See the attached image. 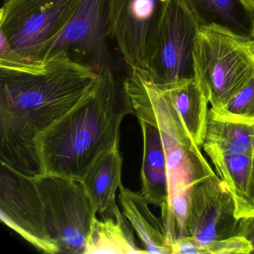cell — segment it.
Instances as JSON below:
<instances>
[{
    "label": "cell",
    "mask_w": 254,
    "mask_h": 254,
    "mask_svg": "<svg viewBox=\"0 0 254 254\" xmlns=\"http://www.w3.org/2000/svg\"><path fill=\"white\" fill-rule=\"evenodd\" d=\"M202 147L207 155L254 154V123L230 120L209 108Z\"/></svg>",
    "instance_id": "e0dca14e"
},
{
    "label": "cell",
    "mask_w": 254,
    "mask_h": 254,
    "mask_svg": "<svg viewBox=\"0 0 254 254\" xmlns=\"http://www.w3.org/2000/svg\"><path fill=\"white\" fill-rule=\"evenodd\" d=\"M172 254H207L204 244L193 236H183L172 245Z\"/></svg>",
    "instance_id": "7402d4cb"
},
{
    "label": "cell",
    "mask_w": 254,
    "mask_h": 254,
    "mask_svg": "<svg viewBox=\"0 0 254 254\" xmlns=\"http://www.w3.org/2000/svg\"><path fill=\"white\" fill-rule=\"evenodd\" d=\"M6 1H8V0H2V3H3V2H6Z\"/></svg>",
    "instance_id": "484cf974"
},
{
    "label": "cell",
    "mask_w": 254,
    "mask_h": 254,
    "mask_svg": "<svg viewBox=\"0 0 254 254\" xmlns=\"http://www.w3.org/2000/svg\"><path fill=\"white\" fill-rule=\"evenodd\" d=\"M170 0H111L109 37L130 68H146L159 23Z\"/></svg>",
    "instance_id": "30bf717a"
},
{
    "label": "cell",
    "mask_w": 254,
    "mask_h": 254,
    "mask_svg": "<svg viewBox=\"0 0 254 254\" xmlns=\"http://www.w3.org/2000/svg\"><path fill=\"white\" fill-rule=\"evenodd\" d=\"M166 89L189 133L197 145L204 141L209 108V99L194 77L169 84H160Z\"/></svg>",
    "instance_id": "ac0fdd59"
},
{
    "label": "cell",
    "mask_w": 254,
    "mask_h": 254,
    "mask_svg": "<svg viewBox=\"0 0 254 254\" xmlns=\"http://www.w3.org/2000/svg\"><path fill=\"white\" fill-rule=\"evenodd\" d=\"M0 218L38 251L60 254L49 230L47 209L36 179L1 163Z\"/></svg>",
    "instance_id": "52a82bcc"
},
{
    "label": "cell",
    "mask_w": 254,
    "mask_h": 254,
    "mask_svg": "<svg viewBox=\"0 0 254 254\" xmlns=\"http://www.w3.org/2000/svg\"><path fill=\"white\" fill-rule=\"evenodd\" d=\"M111 5V0H81L65 27L38 47L32 59L65 50L98 72L110 65L108 39Z\"/></svg>",
    "instance_id": "9c48e42d"
},
{
    "label": "cell",
    "mask_w": 254,
    "mask_h": 254,
    "mask_svg": "<svg viewBox=\"0 0 254 254\" xmlns=\"http://www.w3.org/2000/svg\"><path fill=\"white\" fill-rule=\"evenodd\" d=\"M194 78L214 111H221L254 72L253 40L216 24L200 26L193 50Z\"/></svg>",
    "instance_id": "277c9868"
},
{
    "label": "cell",
    "mask_w": 254,
    "mask_h": 254,
    "mask_svg": "<svg viewBox=\"0 0 254 254\" xmlns=\"http://www.w3.org/2000/svg\"><path fill=\"white\" fill-rule=\"evenodd\" d=\"M205 247L207 254H250L254 251L250 240L239 235L212 241L206 244Z\"/></svg>",
    "instance_id": "44dd1931"
},
{
    "label": "cell",
    "mask_w": 254,
    "mask_h": 254,
    "mask_svg": "<svg viewBox=\"0 0 254 254\" xmlns=\"http://www.w3.org/2000/svg\"><path fill=\"white\" fill-rule=\"evenodd\" d=\"M198 25L181 0L163 13L145 69L159 84L194 77L193 50Z\"/></svg>",
    "instance_id": "ba28073f"
},
{
    "label": "cell",
    "mask_w": 254,
    "mask_h": 254,
    "mask_svg": "<svg viewBox=\"0 0 254 254\" xmlns=\"http://www.w3.org/2000/svg\"><path fill=\"white\" fill-rule=\"evenodd\" d=\"M119 199L123 215L137 233L147 254H172L163 220L151 212L149 202L141 191L122 185Z\"/></svg>",
    "instance_id": "9a60e30c"
},
{
    "label": "cell",
    "mask_w": 254,
    "mask_h": 254,
    "mask_svg": "<svg viewBox=\"0 0 254 254\" xmlns=\"http://www.w3.org/2000/svg\"><path fill=\"white\" fill-rule=\"evenodd\" d=\"M123 163L117 145L96 159L81 181L102 219L123 215L116 200L117 191L123 185Z\"/></svg>",
    "instance_id": "7c38bea8"
},
{
    "label": "cell",
    "mask_w": 254,
    "mask_h": 254,
    "mask_svg": "<svg viewBox=\"0 0 254 254\" xmlns=\"http://www.w3.org/2000/svg\"><path fill=\"white\" fill-rule=\"evenodd\" d=\"M125 86L136 117L149 120L160 131L167 167L168 203L177 194L190 191L193 186L215 175L169 93L147 69L130 68Z\"/></svg>",
    "instance_id": "3957f363"
},
{
    "label": "cell",
    "mask_w": 254,
    "mask_h": 254,
    "mask_svg": "<svg viewBox=\"0 0 254 254\" xmlns=\"http://www.w3.org/2000/svg\"><path fill=\"white\" fill-rule=\"evenodd\" d=\"M0 38V162L37 179L38 138L96 88L100 73L65 50L27 59Z\"/></svg>",
    "instance_id": "6da1fadb"
},
{
    "label": "cell",
    "mask_w": 254,
    "mask_h": 254,
    "mask_svg": "<svg viewBox=\"0 0 254 254\" xmlns=\"http://www.w3.org/2000/svg\"><path fill=\"white\" fill-rule=\"evenodd\" d=\"M253 51H254V40H253Z\"/></svg>",
    "instance_id": "d4e9b609"
},
{
    "label": "cell",
    "mask_w": 254,
    "mask_h": 254,
    "mask_svg": "<svg viewBox=\"0 0 254 254\" xmlns=\"http://www.w3.org/2000/svg\"><path fill=\"white\" fill-rule=\"evenodd\" d=\"M133 229L124 215L117 218L93 220L84 254H142L134 241Z\"/></svg>",
    "instance_id": "d6986e66"
},
{
    "label": "cell",
    "mask_w": 254,
    "mask_h": 254,
    "mask_svg": "<svg viewBox=\"0 0 254 254\" xmlns=\"http://www.w3.org/2000/svg\"><path fill=\"white\" fill-rule=\"evenodd\" d=\"M248 2V5L251 7V8L254 9V0H245Z\"/></svg>",
    "instance_id": "cb8c5ba5"
},
{
    "label": "cell",
    "mask_w": 254,
    "mask_h": 254,
    "mask_svg": "<svg viewBox=\"0 0 254 254\" xmlns=\"http://www.w3.org/2000/svg\"><path fill=\"white\" fill-rule=\"evenodd\" d=\"M99 73L96 88L38 138L44 175L81 181L96 159L120 145L122 123L134 114L133 105L111 65Z\"/></svg>",
    "instance_id": "7a4b0ae2"
},
{
    "label": "cell",
    "mask_w": 254,
    "mask_h": 254,
    "mask_svg": "<svg viewBox=\"0 0 254 254\" xmlns=\"http://www.w3.org/2000/svg\"><path fill=\"white\" fill-rule=\"evenodd\" d=\"M208 157L233 197L236 218H254V154Z\"/></svg>",
    "instance_id": "5bb4252c"
},
{
    "label": "cell",
    "mask_w": 254,
    "mask_h": 254,
    "mask_svg": "<svg viewBox=\"0 0 254 254\" xmlns=\"http://www.w3.org/2000/svg\"><path fill=\"white\" fill-rule=\"evenodd\" d=\"M216 113L230 120L254 123V72L227 106Z\"/></svg>",
    "instance_id": "ffe728a7"
},
{
    "label": "cell",
    "mask_w": 254,
    "mask_h": 254,
    "mask_svg": "<svg viewBox=\"0 0 254 254\" xmlns=\"http://www.w3.org/2000/svg\"><path fill=\"white\" fill-rule=\"evenodd\" d=\"M136 117L143 139L140 191L150 204L160 208L163 216L167 209L169 191L166 155L161 136L154 123L144 117Z\"/></svg>",
    "instance_id": "4fadbf2b"
},
{
    "label": "cell",
    "mask_w": 254,
    "mask_h": 254,
    "mask_svg": "<svg viewBox=\"0 0 254 254\" xmlns=\"http://www.w3.org/2000/svg\"><path fill=\"white\" fill-rule=\"evenodd\" d=\"M199 27L216 24L254 40V9L245 0H181Z\"/></svg>",
    "instance_id": "2e32d148"
},
{
    "label": "cell",
    "mask_w": 254,
    "mask_h": 254,
    "mask_svg": "<svg viewBox=\"0 0 254 254\" xmlns=\"http://www.w3.org/2000/svg\"><path fill=\"white\" fill-rule=\"evenodd\" d=\"M81 0H8L0 11V35L11 50L32 59L38 47L54 38Z\"/></svg>",
    "instance_id": "8992f818"
},
{
    "label": "cell",
    "mask_w": 254,
    "mask_h": 254,
    "mask_svg": "<svg viewBox=\"0 0 254 254\" xmlns=\"http://www.w3.org/2000/svg\"><path fill=\"white\" fill-rule=\"evenodd\" d=\"M236 235L245 236L250 240L254 247L252 254H254V218L241 219Z\"/></svg>",
    "instance_id": "603a6c76"
},
{
    "label": "cell",
    "mask_w": 254,
    "mask_h": 254,
    "mask_svg": "<svg viewBox=\"0 0 254 254\" xmlns=\"http://www.w3.org/2000/svg\"><path fill=\"white\" fill-rule=\"evenodd\" d=\"M239 221L233 197L216 174L191 187L186 236L206 245L236 236Z\"/></svg>",
    "instance_id": "8fae6325"
},
{
    "label": "cell",
    "mask_w": 254,
    "mask_h": 254,
    "mask_svg": "<svg viewBox=\"0 0 254 254\" xmlns=\"http://www.w3.org/2000/svg\"><path fill=\"white\" fill-rule=\"evenodd\" d=\"M36 182L60 254H84L97 210L82 183L53 175H42Z\"/></svg>",
    "instance_id": "5b68a950"
}]
</instances>
